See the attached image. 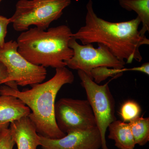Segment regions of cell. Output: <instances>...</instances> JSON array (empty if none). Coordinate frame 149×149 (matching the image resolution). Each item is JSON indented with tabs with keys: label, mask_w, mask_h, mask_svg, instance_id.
<instances>
[{
	"label": "cell",
	"mask_w": 149,
	"mask_h": 149,
	"mask_svg": "<svg viewBox=\"0 0 149 149\" xmlns=\"http://www.w3.org/2000/svg\"><path fill=\"white\" fill-rule=\"evenodd\" d=\"M141 112L139 104L134 101L129 100L123 104L119 113L123 122H126L139 117Z\"/></svg>",
	"instance_id": "2e32d148"
},
{
	"label": "cell",
	"mask_w": 149,
	"mask_h": 149,
	"mask_svg": "<svg viewBox=\"0 0 149 149\" xmlns=\"http://www.w3.org/2000/svg\"><path fill=\"white\" fill-rule=\"evenodd\" d=\"M10 23V18L0 15V47H2L6 43L8 26Z\"/></svg>",
	"instance_id": "ac0fdd59"
},
{
	"label": "cell",
	"mask_w": 149,
	"mask_h": 149,
	"mask_svg": "<svg viewBox=\"0 0 149 149\" xmlns=\"http://www.w3.org/2000/svg\"><path fill=\"white\" fill-rule=\"evenodd\" d=\"M2 1V0H0V3H1V2Z\"/></svg>",
	"instance_id": "ffe728a7"
},
{
	"label": "cell",
	"mask_w": 149,
	"mask_h": 149,
	"mask_svg": "<svg viewBox=\"0 0 149 149\" xmlns=\"http://www.w3.org/2000/svg\"><path fill=\"white\" fill-rule=\"evenodd\" d=\"M9 125L0 126V149H13L15 145Z\"/></svg>",
	"instance_id": "e0dca14e"
},
{
	"label": "cell",
	"mask_w": 149,
	"mask_h": 149,
	"mask_svg": "<svg viewBox=\"0 0 149 149\" xmlns=\"http://www.w3.org/2000/svg\"><path fill=\"white\" fill-rule=\"evenodd\" d=\"M10 125L11 135L17 149H37L40 146L39 135L28 116L14 120Z\"/></svg>",
	"instance_id": "30bf717a"
},
{
	"label": "cell",
	"mask_w": 149,
	"mask_h": 149,
	"mask_svg": "<svg viewBox=\"0 0 149 149\" xmlns=\"http://www.w3.org/2000/svg\"><path fill=\"white\" fill-rule=\"evenodd\" d=\"M71 3V0H19L10 23L17 32L27 31L32 25L46 30Z\"/></svg>",
	"instance_id": "277c9868"
},
{
	"label": "cell",
	"mask_w": 149,
	"mask_h": 149,
	"mask_svg": "<svg viewBox=\"0 0 149 149\" xmlns=\"http://www.w3.org/2000/svg\"><path fill=\"white\" fill-rule=\"evenodd\" d=\"M81 84L86 91L89 102L95 118L102 140V149H109L106 133L109 125L116 120L115 113V100L110 90L109 82L99 85L83 70H77Z\"/></svg>",
	"instance_id": "8992f818"
},
{
	"label": "cell",
	"mask_w": 149,
	"mask_h": 149,
	"mask_svg": "<svg viewBox=\"0 0 149 149\" xmlns=\"http://www.w3.org/2000/svg\"><path fill=\"white\" fill-rule=\"evenodd\" d=\"M142 70L141 66L130 68H124L122 69L110 68L105 66L98 67L91 70L90 77L95 83L98 84L106 80L108 77L120 76L122 75L123 72L125 71H139L141 72Z\"/></svg>",
	"instance_id": "9a60e30c"
},
{
	"label": "cell",
	"mask_w": 149,
	"mask_h": 149,
	"mask_svg": "<svg viewBox=\"0 0 149 149\" xmlns=\"http://www.w3.org/2000/svg\"><path fill=\"white\" fill-rule=\"evenodd\" d=\"M8 77L7 69L4 64L0 61V85L4 83Z\"/></svg>",
	"instance_id": "d6986e66"
},
{
	"label": "cell",
	"mask_w": 149,
	"mask_h": 149,
	"mask_svg": "<svg viewBox=\"0 0 149 149\" xmlns=\"http://www.w3.org/2000/svg\"><path fill=\"white\" fill-rule=\"evenodd\" d=\"M31 113L29 107L14 96L0 95V125H10L11 122Z\"/></svg>",
	"instance_id": "8fae6325"
},
{
	"label": "cell",
	"mask_w": 149,
	"mask_h": 149,
	"mask_svg": "<svg viewBox=\"0 0 149 149\" xmlns=\"http://www.w3.org/2000/svg\"><path fill=\"white\" fill-rule=\"evenodd\" d=\"M95 48L92 44L80 45L72 37L69 42V47L73 51L71 58L66 62V66L70 69L83 70L90 76L91 70L98 67L122 69L125 63L120 61L111 52L108 48L98 44Z\"/></svg>",
	"instance_id": "52a82bcc"
},
{
	"label": "cell",
	"mask_w": 149,
	"mask_h": 149,
	"mask_svg": "<svg viewBox=\"0 0 149 149\" xmlns=\"http://www.w3.org/2000/svg\"><path fill=\"white\" fill-rule=\"evenodd\" d=\"M72 71L66 67L56 69V73L49 80L31 86L22 91L7 86H0V95L14 96L21 100L31 110L28 116L34 123L37 133L48 139H59L66 134L58 127L55 116L56 97L65 84L74 81Z\"/></svg>",
	"instance_id": "7a4b0ae2"
},
{
	"label": "cell",
	"mask_w": 149,
	"mask_h": 149,
	"mask_svg": "<svg viewBox=\"0 0 149 149\" xmlns=\"http://www.w3.org/2000/svg\"><path fill=\"white\" fill-rule=\"evenodd\" d=\"M17 48L16 41L13 40L0 47V61L8 72L4 84L18 90V86H32L42 83L47 75L45 68L29 62L18 52Z\"/></svg>",
	"instance_id": "5b68a950"
},
{
	"label": "cell",
	"mask_w": 149,
	"mask_h": 149,
	"mask_svg": "<svg viewBox=\"0 0 149 149\" xmlns=\"http://www.w3.org/2000/svg\"><path fill=\"white\" fill-rule=\"evenodd\" d=\"M85 24L72 36L83 45L97 43L108 48L120 61L132 63L133 60H143L140 51L141 46L149 45V40L140 34L141 22L139 17L129 21L112 22L96 15L93 2L89 0L86 6Z\"/></svg>",
	"instance_id": "6da1fadb"
},
{
	"label": "cell",
	"mask_w": 149,
	"mask_h": 149,
	"mask_svg": "<svg viewBox=\"0 0 149 149\" xmlns=\"http://www.w3.org/2000/svg\"><path fill=\"white\" fill-rule=\"evenodd\" d=\"M72 35L66 25L52 27L47 31L30 28L17 38V51L32 64L56 69L64 67L73 55L69 47Z\"/></svg>",
	"instance_id": "3957f363"
},
{
	"label": "cell",
	"mask_w": 149,
	"mask_h": 149,
	"mask_svg": "<svg viewBox=\"0 0 149 149\" xmlns=\"http://www.w3.org/2000/svg\"><path fill=\"white\" fill-rule=\"evenodd\" d=\"M39 135L42 149H100L102 148L100 134L97 126L85 130H76L59 139L45 138Z\"/></svg>",
	"instance_id": "9c48e42d"
},
{
	"label": "cell",
	"mask_w": 149,
	"mask_h": 149,
	"mask_svg": "<svg viewBox=\"0 0 149 149\" xmlns=\"http://www.w3.org/2000/svg\"><path fill=\"white\" fill-rule=\"evenodd\" d=\"M55 116L58 127L65 134L97 126L95 118L87 100L60 99L55 103Z\"/></svg>",
	"instance_id": "ba28073f"
},
{
	"label": "cell",
	"mask_w": 149,
	"mask_h": 149,
	"mask_svg": "<svg viewBox=\"0 0 149 149\" xmlns=\"http://www.w3.org/2000/svg\"><path fill=\"white\" fill-rule=\"evenodd\" d=\"M118 3L123 8L137 14L143 24L139 32L141 36H146L149 32V0H118Z\"/></svg>",
	"instance_id": "4fadbf2b"
},
{
	"label": "cell",
	"mask_w": 149,
	"mask_h": 149,
	"mask_svg": "<svg viewBox=\"0 0 149 149\" xmlns=\"http://www.w3.org/2000/svg\"><path fill=\"white\" fill-rule=\"evenodd\" d=\"M128 123L136 145H146L149 141V118L139 116Z\"/></svg>",
	"instance_id": "5bb4252c"
},
{
	"label": "cell",
	"mask_w": 149,
	"mask_h": 149,
	"mask_svg": "<svg viewBox=\"0 0 149 149\" xmlns=\"http://www.w3.org/2000/svg\"><path fill=\"white\" fill-rule=\"evenodd\" d=\"M108 138L115 142V146L119 149H134L136 143L129 123L116 120L108 126Z\"/></svg>",
	"instance_id": "7c38bea8"
}]
</instances>
